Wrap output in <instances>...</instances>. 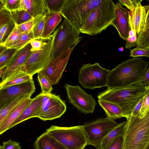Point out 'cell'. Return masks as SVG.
Wrapping results in <instances>:
<instances>
[{
	"instance_id": "f1b7e54d",
	"label": "cell",
	"mask_w": 149,
	"mask_h": 149,
	"mask_svg": "<svg viewBox=\"0 0 149 149\" xmlns=\"http://www.w3.org/2000/svg\"><path fill=\"white\" fill-rule=\"evenodd\" d=\"M46 15L39 17L33 19V31L35 39L41 40L42 39Z\"/></svg>"
},
{
	"instance_id": "7bdbcfd3",
	"label": "cell",
	"mask_w": 149,
	"mask_h": 149,
	"mask_svg": "<svg viewBox=\"0 0 149 149\" xmlns=\"http://www.w3.org/2000/svg\"><path fill=\"white\" fill-rule=\"evenodd\" d=\"M137 36L128 37L126 41L125 47L130 49L132 47L136 45Z\"/></svg>"
},
{
	"instance_id": "e575fe53",
	"label": "cell",
	"mask_w": 149,
	"mask_h": 149,
	"mask_svg": "<svg viewBox=\"0 0 149 149\" xmlns=\"http://www.w3.org/2000/svg\"><path fill=\"white\" fill-rule=\"evenodd\" d=\"M66 0H45L51 13H60Z\"/></svg>"
},
{
	"instance_id": "cb8c5ba5",
	"label": "cell",
	"mask_w": 149,
	"mask_h": 149,
	"mask_svg": "<svg viewBox=\"0 0 149 149\" xmlns=\"http://www.w3.org/2000/svg\"><path fill=\"white\" fill-rule=\"evenodd\" d=\"M33 76L21 70L17 71L11 75L4 81L1 82L0 89L33 79Z\"/></svg>"
},
{
	"instance_id": "c3c4849f",
	"label": "cell",
	"mask_w": 149,
	"mask_h": 149,
	"mask_svg": "<svg viewBox=\"0 0 149 149\" xmlns=\"http://www.w3.org/2000/svg\"><path fill=\"white\" fill-rule=\"evenodd\" d=\"M27 0H20V8L26 10V3Z\"/></svg>"
},
{
	"instance_id": "4fadbf2b",
	"label": "cell",
	"mask_w": 149,
	"mask_h": 149,
	"mask_svg": "<svg viewBox=\"0 0 149 149\" xmlns=\"http://www.w3.org/2000/svg\"><path fill=\"white\" fill-rule=\"evenodd\" d=\"M76 45L52 60L47 67L41 71L52 85H56L59 82L70 55Z\"/></svg>"
},
{
	"instance_id": "f6af8a7d",
	"label": "cell",
	"mask_w": 149,
	"mask_h": 149,
	"mask_svg": "<svg viewBox=\"0 0 149 149\" xmlns=\"http://www.w3.org/2000/svg\"><path fill=\"white\" fill-rule=\"evenodd\" d=\"M118 1L121 5L126 6L130 11H132L135 7L133 0H119Z\"/></svg>"
},
{
	"instance_id": "44dd1931",
	"label": "cell",
	"mask_w": 149,
	"mask_h": 149,
	"mask_svg": "<svg viewBox=\"0 0 149 149\" xmlns=\"http://www.w3.org/2000/svg\"><path fill=\"white\" fill-rule=\"evenodd\" d=\"M26 11L34 18L50 13L45 0H27Z\"/></svg>"
},
{
	"instance_id": "f5cc1de1",
	"label": "cell",
	"mask_w": 149,
	"mask_h": 149,
	"mask_svg": "<svg viewBox=\"0 0 149 149\" xmlns=\"http://www.w3.org/2000/svg\"><path fill=\"white\" fill-rule=\"evenodd\" d=\"M148 1L149 2V1Z\"/></svg>"
},
{
	"instance_id": "8fae6325",
	"label": "cell",
	"mask_w": 149,
	"mask_h": 149,
	"mask_svg": "<svg viewBox=\"0 0 149 149\" xmlns=\"http://www.w3.org/2000/svg\"><path fill=\"white\" fill-rule=\"evenodd\" d=\"M42 94L41 108L38 118L45 121L61 117L66 111L65 101L59 95L52 93Z\"/></svg>"
},
{
	"instance_id": "9c48e42d",
	"label": "cell",
	"mask_w": 149,
	"mask_h": 149,
	"mask_svg": "<svg viewBox=\"0 0 149 149\" xmlns=\"http://www.w3.org/2000/svg\"><path fill=\"white\" fill-rule=\"evenodd\" d=\"M120 124L107 117L84 123L82 127L86 137L88 145H92L96 149L100 148L103 139Z\"/></svg>"
},
{
	"instance_id": "4316f807",
	"label": "cell",
	"mask_w": 149,
	"mask_h": 149,
	"mask_svg": "<svg viewBox=\"0 0 149 149\" xmlns=\"http://www.w3.org/2000/svg\"><path fill=\"white\" fill-rule=\"evenodd\" d=\"M11 13L15 24L17 25L32 20L34 18L26 10L19 9Z\"/></svg>"
},
{
	"instance_id": "52a82bcc",
	"label": "cell",
	"mask_w": 149,
	"mask_h": 149,
	"mask_svg": "<svg viewBox=\"0 0 149 149\" xmlns=\"http://www.w3.org/2000/svg\"><path fill=\"white\" fill-rule=\"evenodd\" d=\"M56 29L51 60L77 45L81 40L80 32L65 19Z\"/></svg>"
},
{
	"instance_id": "484cf974",
	"label": "cell",
	"mask_w": 149,
	"mask_h": 149,
	"mask_svg": "<svg viewBox=\"0 0 149 149\" xmlns=\"http://www.w3.org/2000/svg\"><path fill=\"white\" fill-rule=\"evenodd\" d=\"M126 121L120 125L109 133L103 139L101 144V149H107L115 139L123 134Z\"/></svg>"
},
{
	"instance_id": "ee69618b",
	"label": "cell",
	"mask_w": 149,
	"mask_h": 149,
	"mask_svg": "<svg viewBox=\"0 0 149 149\" xmlns=\"http://www.w3.org/2000/svg\"><path fill=\"white\" fill-rule=\"evenodd\" d=\"M143 97L141 98L132 109L131 115L134 116H139L142 105Z\"/></svg>"
},
{
	"instance_id": "8992f818",
	"label": "cell",
	"mask_w": 149,
	"mask_h": 149,
	"mask_svg": "<svg viewBox=\"0 0 149 149\" xmlns=\"http://www.w3.org/2000/svg\"><path fill=\"white\" fill-rule=\"evenodd\" d=\"M46 132L67 149H84L88 145L81 125L70 127L52 125Z\"/></svg>"
},
{
	"instance_id": "277c9868",
	"label": "cell",
	"mask_w": 149,
	"mask_h": 149,
	"mask_svg": "<svg viewBox=\"0 0 149 149\" xmlns=\"http://www.w3.org/2000/svg\"><path fill=\"white\" fill-rule=\"evenodd\" d=\"M115 8L112 0H105L91 13L80 33L93 36L106 29L114 19Z\"/></svg>"
},
{
	"instance_id": "6da1fadb",
	"label": "cell",
	"mask_w": 149,
	"mask_h": 149,
	"mask_svg": "<svg viewBox=\"0 0 149 149\" xmlns=\"http://www.w3.org/2000/svg\"><path fill=\"white\" fill-rule=\"evenodd\" d=\"M149 65L141 58L123 61L109 71L106 86L111 89L127 87L141 82Z\"/></svg>"
},
{
	"instance_id": "836d02e7",
	"label": "cell",
	"mask_w": 149,
	"mask_h": 149,
	"mask_svg": "<svg viewBox=\"0 0 149 149\" xmlns=\"http://www.w3.org/2000/svg\"><path fill=\"white\" fill-rule=\"evenodd\" d=\"M136 46L140 48L149 50V28L137 35Z\"/></svg>"
},
{
	"instance_id": "ab89813d",
	"label": "cell",
	"mask_w": 149,
	"mask_h": 149,
	"mask_svg": "<svg viewBox=\"0 0 149 149\" xmlns=\"http://www.w3.org/2000/svg\"><path fill=\"white\" fill-rule=\"evenodd\" d=\"M33 19L20 25H17L19 30L22 33L29 32L33 30L34 25Z\"/></svg>"
},
{
	"instance_id": "7dc6e473",
	"label": "cell",
	"mask_w": 149,
	"mask_h": 149,
	"mask_svg": "<svg viewBox=\"0 0 149 149\" xmlns=\"http://www.w3.org/2000/svg\"><path fill=\"white\" fill-rule=\"evenodd\" d=\"M141 82L144 85H149V67L142 78Z\"/></svg>"
},
{
	"instance_id": "816d5d0a",
	"label": "cell",
	"mask_w": 149,
	"mask_h": 149,
	"mask_svg": "<svg viewBox=\"0 0 149 149\" xmlns=\"http://www.w3.org/2000/svg\"><path fill=\"white\" fill-rule=\"evenodd\" d=\"M96 149H101L100 148H97Z\"/></svg>"
},
{
	"instance_id": "681fc988",
	"label": "cell",
	"mask_w": 149,
	"mask_h": 149,
	"mask_svg": "<svg viewBox=\"0 0 149 149\" xmlns=\"http://www.w3.org/2000/svg\"><path fill=\"white\" fill-rule=\"evenodd\" d=\"M149 28V11L145 26L141 32L145 31Z\"/></svg>"
},
{
	"instance_id": "7402d4cb",
	"label": "cell",
	"mask_w": 149,
	"mask_h": 149,
	"mask_svg": "<svg viewBox=\"0 0 149 149\" xmlns=\"http://www.w3.org/2000/svg\"><path fill=\"white\" fill-rule=\"evenodd\" d=\"M62 19L59 13H50L46 15L41 40H45L52 34Z\"/></svg>"
},
{
	"instance_id": "f907efd6",
	"label": "cell",
	"mask_w": 149,
	"mask_h": 149,
	"mask_svg": "<svg viewBox=\"0 0 149 149\" xmlns=\"http://www.w3.org/2000/svg\"><path fill=\"white\" fill-rule=\"evenodd\" d=\"M118 50L120 52H123L124 50V48L123 47H121L118 49Z\"/></svg>"
},
{
	"instance_id": "7c38bea8",
	"label": "cell",
	"mask_w": 149,
	"mask_h": 149,
	"mask_svg": "<svg viewBox=\"0 0 149 149\" xmlns=\"http://www.w3.org/2000/svg\"><path fill=\"white\" fill-rule=\"evenodd\" d=\"M70 102L84 114L93 113L96 104L92 95L86 93L79 85H65Z\"/></svg>"
},
{
	"instance_id": "f35d334b",
	"label": "cell",
	"mask_w": 149,
	"mask_h": 149,
	"mask_svg": "<svg viewBox=\"0 0 149 149\" xmlns=\"http://www.w3.org/2000/svg\"><path fill=\"white\" fill-rule=\"evenodd\" d=\"M0 149H21V146L18 142L10 139L4 142L0 146Z\"/></svg>"
},
{
	"instance_id": "30bf717a",
	"label": "cell",
	"mask_w": 149,
	"mask_h": 149,
	"mask_svg": "<svg viewBox=\"0 0 149 149\" xmlns=\"http://www.w3.org/2000/svg\"><path fill=\"white\" fill-rule=\"evenodd\" d=\"M109 70L97 63L83 64L80 68L78 80L84 88L93 89L106 86Z\"/></svg>"
},
{
	"instance_id": "ffe728a7",
	"label": "cell",
	"mask_w": 149,
	"mask_h": 149,
	"mask_svg": "<svg viewBox=\"0 0 149 149\" xmlns=\"http://www.w3.org/2000/svg\"><path fill=\"white\" fill-rule=\"evenodd\" d=\"M33 146L35 149H67L46 132L37 138Z\"/></svg>"
},
{
	"instance_id": "bcb514c9",
	"label": "cell",
	"mask_w": 149,
	"mask_h": 149,
	"mask_svg": "<svg viewBox=\"0 0 149 149\" xmlns=\"http://www.w3.org/2000/svg\"><path fill=\"white\" fill-rule=\"evenodd\" d=\"M11 26L8 24L0 26V34H2L4 37L8 32L9 29Z\"/></svg>"
},
{
	"instance_id": "2e32d148",
	"label": "cell",
	"mask_w": 149,
	"mask_h": 149,
	"mask_svg": "<svg viewBox=\"0 0 149 149\" xmlns=\"http://www.w3.org/2000/svg\"><path fill=\"white\" fill-rule=\"evenodd\" d=\"M115 14L114 19L111 25L115 27L120 38L126 40L131 30L128 10L117 2L115 4Z\"/></svg>"
},
{
	"instance_id": "f546056e",
	"label": "cell",
	"mask_w": 149,
	"mask_h": 149,
	"mask_svg": "<svg viewBox=\"0 0 149 149\" xmlns=\"http://www.w3.org/2000/svg\"><path fill=\"white\" fill-rule=\"evenodd\" d=\"M18 50L15 49L6 48L3 51L0 52V68H5Z\"/></svg>"
},
{
	"instance_id": "ba28073f",
	"label": "cell",
	"mask_w": 149,
	"mask_h": 149,
	"mask_svg": "<svg viewBox=\"0 0 149 149\" xmlns=\"http://www.w3.org/2000/svg\"><path fill=\"white\" fill-rule=\"evenodd\" d=\"M56 30L47 39V42L42 48L33 52L21 68L20 70L33 76L44 70L51 60L52 50Z\"/></svg>"
},
{
	"instance_id": "83f0119b",
	"label": "cell",
	"mask_w": 149,
	"mask_h": 149,
	"mask_svg": "<svg viewBox=\"0 0 149 149\" xmlns=\"http://www.w3.org/2000/svg\"><path fill=\"white\" fill-rule=\"evenodd\" d=\"M34 39L33 30L31 31L22 33L20 38L8 48L19 50L30 43L32 40Z\"/></svg>"
},
{
	"instance_id": "8d00e7d4",
	"label": "cell",
	"mask_w": 149,
	"mask_h": 149,
	"mask_svg": "<svg viewBox=\"0 0 149 149\" xmlns=\"http://www.w3.org/2000/svg\"><path fill=\"white\" fill-rule=\"evenodd\" d=\"M146 89L140 114L137 116L140 118L144 116L149 110V85L146 86Z\"/></svg>"
},
{
	"instance_id": "d6a6232c",
	"label": "cell",
	"mask_w": 149,
	"mask_h": 149,
	"mask_svg": "<svg viewBox=\"0 0 149 149\" xmlns=\"http://www.w3.org/2000/svg\"><path fill=\"white\" fill-rule=\"evenodd\" d=\"M6 24L13 27L15 24L11 12L3 7H0V26Z\"/></svg>"
},
{
	"instance_id": "74e56055",
	"label": "cell",
	"mask_w": 149,
	"mask_h": 149,
	"mask_svg": "<svg viewBox=\"0 0 149 149\" xmlns=\"http://www.w3.org/2000/svg\"><path fill=\"white\" fill-rule=\"evenodd\" d=\"M130 57L134 58L136 57L144 56L149 58V50H146L138 47L133 49H130Z\"/></svg>"
},
{
	"instance_id": "e0dca14e",
	"label": "cell",
	"mask_w": 149,
	"mask_h": 149,
	"mask_svg": "<svg viewBox=\"0 0 149 149\" xmlns=\"http://www.w3.org/2000/svg\"><path fill=\"white\" fill-rule=\"evenodd\" d=\"M135 6L132 11H130L134 28L138 35L143 29L149 11V5L142 6V0H133Z\"/></svg>"
},
{
	"instance_id": "1f68e13d",
	"label": "cell",
	"mask_w": 149,
	"mask_h": 149,
	"mask_svg": "<svg viewBox=\"0 0 149 149\" xmlns=\"http://www.w3.org/2000/svg\"><path fill=\"white\" fill-rule=\"evenodd\" d=\"M22 34L17 25L15 24L6 39L0 45L8 48L17 40Z\"/></svg>"
},
{
	"instance_id": "4dcf8cb0",
	"label": "cell",
	"mask_w": 149,
	"mask_h": 149,
	"mask_svg": "<svg viewBox=\"0 0 149 149\" xmlns=\"http://www.w3.org/2000/svg\"><path fill=\"white\" fill-rule=\"evenodd\" d=\"M37 74L38 81L41 87V93L43 94L51 93L53 88L50 82L41 71Z\"/></svg>"
},
{
	"instance_id": "b9f144b4",
	"label": "cell",
	"mask_w": 149,
	"mask_h": 149,
	"mask_svg": "<svg viewBox=\"0 0 149 149\" xmlns=\"http://www.w3.org/2000/svg\"><path fill=\"white\" fill-rule=\"evenodd\" d=\"M47 41L42 42L38 40L33 39L30 41V43L32 47L31 51H38L41 49L44 46L46 43Z\"/></svg>"
},
{
	"instance_id": "3957f363",
	"label": "cell",
	"mask_w": 149,
	"mask_h": 149,
	"mask_svg": "<svg viewBox=\"0 0 149 149\" xmlns=\"http://www.w3.org/2000/svg\"><path fill=\"white\" fill-rule=\"evenodd\" d=\"M122 135V149H149V110L142 117L127 119Z\"/></svg>"
},
{
	"instance_id": "d4e9b609",
	"label": "cell",
	"mask_w": 149,
	"mask_h": 149,
	"mask_svg": "<svg viewBox=\"0 0 149 149\" xmlns=\"http://www.w3.org/2000/svg\"><path fill=\"white\" fill-rule=\"evenodd\" d=\"M97 101L104 110L107 117L114 120L123 117L121 109L116 104L99 99Z\"/></svg>"
},
{
	"instance_id": "d590c367",
	"label": "cell",
	"mask_w": 149,
	"mask_h": 149,
	"mask_svg": "<svg viewBox=\"0 0 149 149\" xmlns=\"http://www.w3.org/2000/svg\"><path fill=\"white\" fill-rule=\"evenodd\" d=\"M0 7L11 12L20 8V0H0Z\"/></svg>"
},
{
	"instance_id": "9a60e30c",
	"label": "cell",
	"mask_w": 149,
	"mask_h": 149,
	"mask_svg": "<svg viewBox=\"0 0 149 149\" xmlns=\"http://www.w3.org/2000/svg\"><path fill=\"white\" fill-rule=\"evenodd\" d=\"M30 43L19 50L16 53L11 60L4 68L1 77V81H4L11 75L21 69L33 52Z\"/></svg>"
},
{
	"instance_id": "5bb4252c",
	"label": "cell",
	"mask_w": 149,
	"mask_h": 149,
	"mask_svg": "<svg viewBox=\"0 0 149 149\" xmlns=\"http://www.w3.org/2000/svg\"><path fill=\"white\" fill-rule=\"evenodd\" d=\"M36 87L33 79L0 89V105L13 98L21 96L31 95Z\"/></svg>"
},
{
	"instance_id": "5b68a950",
	"label": "cell",
	"mask_w": 149,
	"mask_h": 149,
	"mask_svg": "<svg viewBox=\"0 0 149 149\" xmlns=\"http://www.w3.org/2000/svg\"><path fill=\"white\" fill-rule=\"evenodd\" d=\"M105 0H66L60 13L80 32L93 10Z\"/></svg>"
},
{
	"instance_id": "ac0fdd59",
	"label": "cell",
	"mask_w": 149,
	"mask_h": 149,
	"mask_svg": "<svg viewBox=\"0 0 149 149\" xmlns=\"http://www.w3.org/2000/svg\"><path fill=\"white\" fill-rule=\"evenodd\" d=\"M42 99L43 94L41 93L32 99L30 103L24 109L19 117L11 124L9 129L30 118H38L41 110Z\"/></svg>"
},
{
	"instance_id": "60d3db41",
	"label": "cell",
	"mask_w": 149,
	"mask_h": 149,
	"mask_svg": "<svg viewBox=\"0 0 149 149\" xmlns=\"http://www.w3.org/2000/svg\"><path fill=\"white\" fill-rule=\"evenodd\" d=\"M123 137L121 135L115 139L107 149H122Z\"/></svg>"
},
{
	"instance_id": "7a4b0ae2",
	"label": "cell",
	"mask_w": 149,
	"mask_h": 149,
	"mask_svg": "<svg viewBox=\"0 0 149 149\" xmlns=\"http://www.w3.org/2000/svg\"><path fill=\"white\" fill-rule=\"evenodd\" d=\"M146 86L141 82L125 87L107 89L99 93L97 97L117 105L121 109L123 117L127 119L134 107L143 97Z\"/></svg>"
},
{
	"instance_id": "d6986e66",
	"label": "cell",
	"mask_w": 149,
	"mask_h": 149,
	"mask_svg": "<svg viewBox=\"0 0 149 149\" xmlns=\"http://www.w3.org/2000/svg\"><path fill=\"white\" fill-rule=\"evenodd\" d=\"M31 96L25 95L15 97L0 105V126L13 110Z\"/></svg>"
},
{
	"instance_id": "603a6c76",
	"label": "cell",
	"mask_w": 149,
	"mask_h": 149,
	"mask_svg": "<svg viewBox=\"0 0 149 149\" xmlns=\"http://www.w3.org/2000/svg\"><path fill=\"white\" fill-rule=\"evenodd\" d=\"M32 99L29 98L26 100L8 116L2 125L0 126V134L9 129L11 124L19 117L24 109L30 103Z\"/></svg>"
}]
</instances>
